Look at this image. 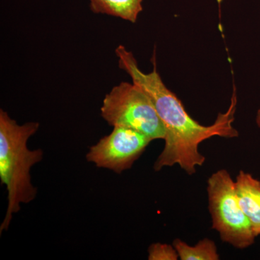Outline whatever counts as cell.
Returning a JSON list of instances; mask_svg holds the SVG:
<instances>
[{"label": "cell", "mask_w": 260, "mask_h": 260, "mask_svg": "<svg viewBox=\"0 0 260 260\" xmlns=\"http://www.w3.org/2000/svg\"><path fill=\"white\" fill-rule=\"evenodd\" d=\"M115 53L119 68L150 98L164 124L165 145L154 164L155 172L179 165L186 174L193 175L198 167H202L205 161V157L199 151L203 142L215 136L225 138L239 136L233 126L237 106L235 88L226 112L219 113L211 125H203L191 117L181 101L162 82L157 71L155 53L151 59L153 69L149 73L140 69L133 53L125 47L119 46Z\"/></svg>", "instance_id": "obj_1"}, {"label": "cell", "mask_w": 260, "mask_h": 260, "mask_svg": "<svg viewBox=\"0 0 260 260\" xmlns=\"http://www.w3.org/2000/svg\"><path fill=\"white\" fill-rule=\"evenodd\" d=\"M39 122L18 124L8 112L0 110V181L8 191V208L0 234L9 229L14 214L35 199L38 189L32 185L31 168L42 161V149L30 150L28 141L39 129Z\"/></svg>", "instance_id": "obj_2"}, {"label": "cell", "mask_w": 260, "mask_h": 260, "mask_svg": "<svg viewBox=\"0 0 260 260\" xmlns=\"http://www.w3.org/2000/svg\"><path fill=\"white\" fill-rule=\"evenodd\" d=\"M209 211L212 229L223 242L237 249L253 245L256 236L239 205L235 181L225 169L213 173L208 180Z\"/></svg>", "instance_id": "obj_3"}, {"label": "cell", "mask_w": 260, "mask_h": 260, "mask_svg": "<svg viewBox=\"0 0 260 260\" xmlns=\"http://www.w3.org/2000/svg\"><path fill=\"white\" fill-rule=\"evenodd\" d=\"M101 116L113 127L137 130L153 140L165 138L164 124L153 103L133 83L121 82L105 95Z\"/></svg>", "instance_id": "obj_4"}, {"label": "cell", "mask_w": 260, "mask_h": 260, "mask_svg": "<svg viewBox=\"0 0 260 260\" xmlns=\"http://www.w3.org/2000/svg\"><path fill=\"white\" fill-rule=\"evenodd\" d=\"M152 141L137 130L114 126L110 134L89 148L86 159L97 167L121 174L131 169Z\"/></svg>", "instance_id": "obj_5"}, {"label": "cell", "mask_w": 260, "mask_h": 260, "mask_svg": "<svg viewBox=\"0 0 260 260\" xmlns=\"http://www.w3.org/2000/svg\"><path fill=\"white\" fill-rule=\"evenodd\" d=\"M239 205L256 237L260 235V181L241 170L235 181Z\"/></svg>", "instance_id": "obj_6"}, {"label": "cell", "mask_w": 260, "mask_h": 260, "mask_svg": "<svg viewBox=\"0 0 260 260\" xmlns=\"http://www.w3.org/2000/svg\"><path fill=\"white\" fill-rule=\"evenodd\" d=\"M143 0H89L90 9L95 14L110 15L136 23L143 11Z\"/></svg>", "instance_id": "obj_7"}, {"label": "cell", "mask_w": 260, "mask_h": 260, "mask_svg": "<svg viewBox=\"0 0 260 260\" xmlns=\"http://www.w3.org/2000/svg\"><path fill=\"white\" fill-rule=\"evenodd\" d=\"M173 246L179 254L181 260H218L220 255L215 242L206 239L199 241L194 246H190L181 239H176Z\"/></svg>", "instance_id": "obj_8"}, {"label": "cell", "mask_w": 260, "mask_h": 260, "mask_svg": "<svg viewBox=\"0 0 260 260\" xmlns=\"http://www.w3.org/2000/svg\"><path fill=\"white\" fill-rule=\"evenodd\" d=\"M149 260H177L179 254L175 247L170 244L154 243L149 246L148 250Z\"/></svg>", "instance_id": "obj_9"}, {"label": "cell", "mask_w": 260, "mask_h": 260, "mask_svg": "<svg viewBox=\"0 0 260 260\" xmlns=\"http://www.w3.org/2000/svg\"><path fill=\"white\" fill-rule=\"evenodd\" d=\"M256 122L258 127L260 129V108L258 109L257 114H256Z\"/></svg>", "instance_id": "obj_10"}]
</instances>
